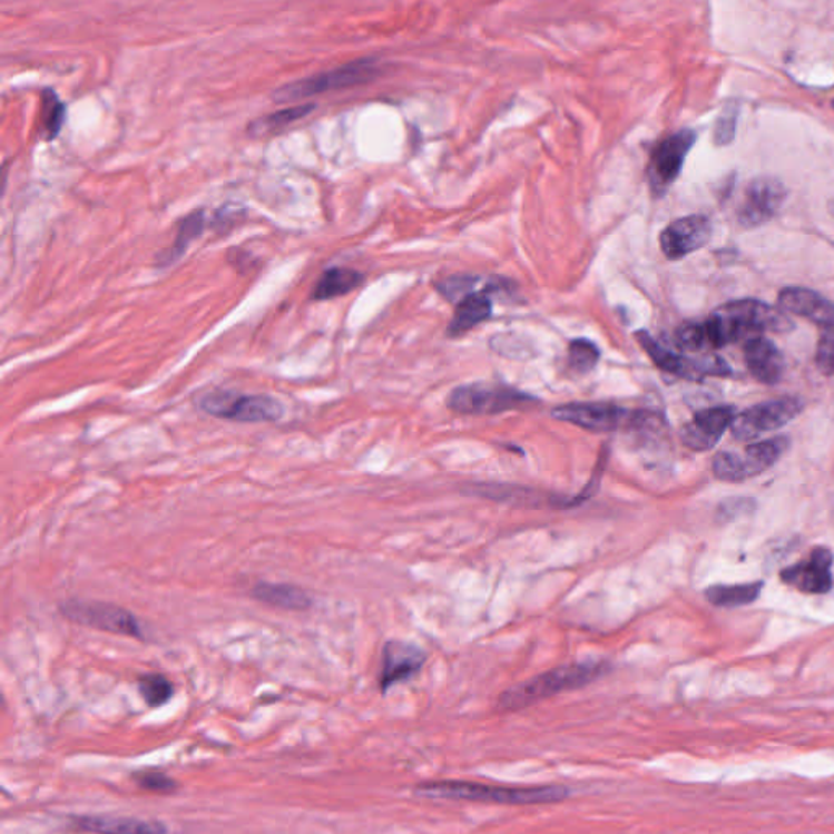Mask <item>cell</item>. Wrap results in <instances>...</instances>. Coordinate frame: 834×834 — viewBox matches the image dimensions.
Wrapping results in <instances>:
<instances>
[{"instance_id": "cell-5", "label": "cell", "mask_w": 834, "mask_h": 834, "mask_svg": "<svg viewBox=\"0 0 834 834\" xmlns=\"http://www.w3.org/2000/svg\"><path fill=\"white\" fill-rule=\"evenodd\" d=\"M540 400L504 383L474 382L457 386L447 396V408L467 416H494L507 411H526Z\"/></svg>"}, {"instance_id": "cell-9", "label": "cell", "mask_w": 834, "mask_h": 834, "mask_svg": "<svg viewBox=\"0 0 834 834\" xmlns=\"http://www.w3.org/2000/svg\"><path fill=\"white\" fill-rule=\"evenodd\" d=\"M376 73L374 59H357L350 65L336 67L328 72L316 73V76L305 77V79L295 80L286 86L274 90L273 98L277 104H287V101L304 100L313 95L325 94L330 90H343L361 86L369 82Z\"/></svg>"}, {"instance_id": "cell-25", "label": "cell", "mask_w": 834, "mask_h": 834, "mask_svg": "<svg viewBox=\"0 0 834 834\" xmlns=\"http://www.w3.org/2000/svg\"><path fill=\"white\" fill-rule=\"evenodd\" d=\"M204 227H206V214H204V210H195V213L189 214V216L179 222L174 245L164 255L158 256V266H170V264L178 262L185 255L188 246L203 234Z\"/></svg>"}, {"instance_id": "cell-27", "label": "cell", "mask_w": 834, "mask_h": 834, "mask_svg": "<svg viewBox=\"0 0 834 834\" xmlns=\"http://www.w3.org/2000/svg\"><path fill=\"white\" fill-rule=\"evenodd\" d=\"M315 110V105H295V107L284 108L271 115L263 116V118L256 119L252 125L248 126V133L253 136H263V134L279 131V129L287 128L292 122L298 121V119L305 118L308 112Z\"/></svg>"}, {"instance_id": "cell-26", "label": "cell", "mask_w": 834, "mask_h": 834, "mask_svg": "<svg viewBox=\"0 0 834 834\" xmlns=\"http://www.w3.org/2000/svg\"><path fill=\"white\" fill-rule=\"evenodd\" d=\"M66 121V105L55 90L46 88L41 94L40 134L46 140L56 139Z\"/></svg>"}, {"instance_id": "cell-16", "label": "cell", "mask_w": 834, "mask_h": 834, "mask_svg": "<svg viewBox=\"0 0 834 834\" xmlns=\"http://www.w3.org/2000/svg\"><path fill=\"white\" fill-rule=\"evenodd\" d=\"M713 227L706 216H686L671 222L660 235V246L668 259H681L701 249L710 241Z\"/></svg>"}, {"instance_id": "cell-28", "label": "cell", "mask_w": 834, "mask_h": 834, "mask_svg": "<svg viewBox=\"0 0 834 834\" xmlns=\"http://www.w3.org/2000/svg\"><path fill=\"white\" fill-rule=\"evenodd\" d=\"M140 698L147 706L161 707L171 701L175 695V685L164 674H144L137 680Z\"/></svg>"}, {"instance_id": "cell-6", "label": "cell", "mask_w": 834, "mask_h": 834, "mask_svg": "<svg viewBox=\"0 0 834 834\" xmlns=\"http://www.w3.org/2000/svg\"><path fill=\"white\" fill-rule=\"evenodd\" d=\"M196 406L207 416L242 424L277 422L284 418L283 403L276 398L234 390H210L198 398Z\"/></svg>"}, {"instance_id": "cell-14", "label": "cell", "mask_w": 834, "mask_h": 834, "mask_svg": "<svg viewBox=\"0 0 834 834\" xmlns=\"http://www.w3.org/2000/svg\"><path fill=\"white\" fill-rule=\"evenodd\" d=\"M735 410L732 406H716L699 411L691 421L686 422L680 431V440L686 449L695 452H707L719 443L725 431L734 422Z\"/></svg>"}, {"instance_id": "cell-17", "label": "cell", "mask_w": 834, "mask_h": 834, "mask_svg": "<svg viewBox=\"0 0 834 834\" xmlns=\"http://www.w3.org/2000/svg\"><path fill=\"white\" fill-rule=\"evenodd\" d=\"M70 820L77 830L90 834H168L160 820L116 815H76Z\"/></svg>"}, {"instance_id": "cell-11", "label": "cell", "mask_w": 834, "mask_h": 834, "mask_svg": "<svg viewBox=\"0 0 834 834\" xmlns=\"http://www.w3.org/2000/svg\"><path fill=\"white\" fill-rule=\"evenodd\" d=\"M695 143L696 134L685 129V131L671 134L654 149L649 167H647V176H649L654 192L660 195L674 185L675 179L681 174L686 155L693 149Z\"/></svg>"}, {"instance_id": "cell-18", "label": "cell", "mask_w": 834, "mask_h": 834, "mask_svg": "<svg viewBox=\"0 0 834 834\" xmlns=\"http://www.w3.org/2000/svg\"><path fill=\"white\" fill-rule=\"evenodd\" d=\"M783 312L811 320L823 331L834 330V305L818 292L804 287H787L777 297Z\"/></svg>"}, {"instance_id": "cell-20", "label": "cell", "mask_w": 834, "mask_h": 834, "mask_svg": "<svg viewBox=\"0 0 834 834\" xmlns=\"http://www.w3.org/2000/svg\"><path fill=\"white\" fill-rule=\"evenodd\" d=\"M637 341H639L642 350L649 354L653 359L654 364L660 369V371L667 372V374L681 376V379L698 380L703 379V364L701 357L689 359L686 355L678 354V352L668 350L664 344H660L656 337L650 336L647 331H637Z\"/></svg>"}, {"instance_id": "cell-19", "label": "cell", "mask_w": 834, "mask_h": 834, "mask_svg": "<svg viewBox=\"0 0 834 834\" xmlns=\"http://www.w3.org/2000/svg\"><path fill=\"white\" fill-rule=\"evenodd\" d=\"M745 362L758 382L776 385L784 375V357L773 341L753 336L745 343Z\"/></svg>"}, {"instance_id": "cell-15", "label": "cell", "mask_w": 834, "mask_h": 834, "mask_svg": "<svg viewBox=\"0 0 834 834\" xmlns=\"http://www.w3.org/2000/svg\"><path fill=\"white\" fill-rule=\"evenodd\" d=\"M833 561L828 548H815L808 559L784 569L781 579L804 593H828L833 589Z\"/></svg>"}, {"instance_id": "cell-3", "label": "cell", "mask_w": 834, "mask_h": 834, "mask_svg": "<svg viewBox=\"0 0 834 834\" xmlns=\"http://www.w3.org/2000/svg\"><path fill=\"white\" fill-rule=\"evenodd\" d=\"M551 416L583 431L593 432V434L629 431L639 432L642 435H660L667 424L660 414L653 413V411L626 410L619 404L605 403V401H577V403L561 404L551 411Z\"/></svg>"}, {"instance_id": "cell-24", "label": "cell", "mask_w": 834, "mask_h": 834, "mask_svg": "<svg viewBox=\"0 0 834 834\" xmlns=\"http://www.w3.org/2000/svg\"><path fill=\"white\" fill-rule=\"evenodd\" d=\"M763 582L734 583V586H713L706 589L704 597L714 607L737 608L753 604L762 595Z\"/></svg>"}, {"instance_id": "cell-34", "label": "cell", "mask_w": 834, "mask_h": 834, "mask_svg": "<svg viewBox=\"0 0 834 834\" xmlns=\"http://www.w3.org/2000/svg\"><path fill=\"white\" fill-rule=\"evenodd\" d=\"M833 107H834V101H833Z\"/></svg>"}, {"instance_id": "cell-12", "label": "cell", "mask_w": 834, "mask_h": 834, "mask_svg": "<svg viewBox=\"0 0 834 834\" xmlns=\"http://www.w3.org/2000/svg\"><path fill=\"white\" fill-rule=\"evenodd\" d=\"M784 199H786V188L779 179L771 178V176L753 179L745 188L744 199L738 206V222L747 228L768 224L779 213Z\"/></svg>"}, {"instance_id": "cell-13", "label": "cell", "mask_w": 834, "mask_h": 834, "mask_svg": "<svg viewBox=\"0 0 834 834\" xmlns=\"http://www.w3.org/2000/svg\"><path fill=\"white\" fill-rule=\"evenodd\" d=\"M425 664V653L416 644L390 640L383 646L379 686L386 695L393 686L416 677Z\"/></svg>"}, {"instance_id": "cell-32", "label": "cell", "mask_w": 834, "mask_h": 834, "mask_svg": "<svg viewBox=\"0 0 834 834\" xmlns=\"http://www.w3.org/2000/svg\"><path fill=\"white\" fill-rule=\"evenodd\" d=\"M816 365L825 375H834V330L823 331L816 347Z\"/></svg>"}, {"instance_id": "cell-21", "label": "cell", "mask_w": 834, "mask_h": 834, "mask_svg": "<svg viewBox=\"0 0 834 834\" xmlns=\"http://www.w3.org/2000/svg\"><path fill=\"white\" fill-rule=\"evenodd\" d=\"M498 286H485L483 291H471L457 302L455 313L450 320L447 334L450 337H460L474 326L481 325L492 315L491 292L498 291Z\"/></svg>"}, {"instance_id": "cell-1", "label": "cell", "mask_w": 834, "mask_h": 834, "mask_svg": "<svg viewBox=\"0 0 834 834\" xmlns=\"http://www.w3.org/2000/svg\"><path fill=\"white\" fill-rule=\"evenodd\" d=\"M704 326L709 346L720 350L752 333H787L794 328V323L781 308L755 298H742L710 313Z\"/></svg>"}, {"instance_id": "cell-31", "label": "cell", "mask_w": 834, "mask_h": 834, "mask_svg": "<svg viewBox=\"0 0 834 834\" xmlns=\"http://www.w3.org/2000/svg\"><path fill=\"white\" fill-rule=\"evenodd\" d=\"M675 343L681 351L686 352H703L710 347L704 322L681 325L675 333Z\"/></svg>"}, {"instance_id": "cell-2", "label": "cell", "mask_w": 834, "mask_h": 834, "mask_svg": "<svg viewBox=\"0 0 834 834\" xmlns=\"http://www.w3.org/2000/svg\"><path fill=\"white\" fill-rule=\"evenodd\" d=\"M414 792L421 797L428 798L513 805V807L559 804L571 795V789L565 786H488V784L468 783V781L422 783L414 787Z\"/></svg>"}, {"instance_id": "cell-33", "label": "cell", "mask_w": 834, "mask_h": 834, "mask_svg": "<svg viewBox=\"0 0 834 834\" xmlns=\"http://www.w3.org/2000/svg\"><path fill=\"white\" fill-rule=\"evenodd\" d=\"M735 125H737V108L728 107L716 125V143L719 146H725L734 139Z\"/></svg>"}, {"instance_id": "cell-29", "label": "cell", "mask_w": 834, "mask_h": 834, "mask_svg": "<svg viewBox=\"0 0 834 834\" xmlns=\"http://www.w3.org/2000/svg\"><path fill=\"white\" fill-rule=\"evenodd\" d=\"M569 367L579 374H589L597 367L601 352L597 344L589 340H573L569 343Z\"/></svg>"}, {"instance_id": "cell-22", "label": "cell", "mask_w": 834, "mask_h": 834, "mask_svg": "<svg viewBox=\"0 0 834 834\" xmlns=\"http://www.w3.org/2000/svg\"><path fill=\"white\" fill-rule=\"evenodd\" d=\"M249 597L259 604L287 611H307L313 605L312 597L292 583L258 582L249 590Z\"/></svg>"}, {"instance_id": "cell-30", "label": "cell", "mask_w": 834, "mask_h": 834, "mask_svg": "<svg viewBox=\"0 0 834 834\" xmlns=\"http://www.w3.org/2000/svg\"><path fill=\"white\" fill-rule=\"evenodd\" d=\"M131 777L137 787L153 794L170 795L179 787L174 777L160 769L136 771Z\"/></svg>"}, {"instance_id": "cell-7", "label": "cell", "mask_w": 834, "mask_h": 834, "mask_svg": "<svg viewBox=\"0 0 834 834\" xmlns=\"http://www.w3.org/2000/svg\"><path fill=\"white\" fill-rule=\"evenodd\" d=\"M59 611L70 622L84 626V628L97 629V631L110 632V635L134 637V639H146L143 625L139 619L118 605L105 604L95 600L62 601Z\"/></svg>"}, {"instance_id": "cell-4", "label": "cell", "mask_w": 834, "mask_h": 834, "mask_svg": "<svg viewBox=\"0 0 834 834\" xmlns=\"http://www.w3.org/2000/svg\"><path fill=\"white\" fill-rule=\"evenodd\" d=\"M610 671L608 661H582V664L562 665L552 668L538 677L531 678L519 685L512 686L502 693L499 698V709L504 713H516L534 704L561 695V693L573 691V689L589 686L590 683L600 680Z\"/></svg>"}, {"instance_id": "cell-10", "label": "cell", "mask_w": 834, "mask_h": 834, "mask_svg": "<svg viewBox=\"0 0 834 834\" xmlns=\"http://www.w3.org/2000/svg\"><path fill=\"white\" fill-rule=\"evenodd\" d=\"M805 403L798 398L787 396L765 401L737 414L730 431L737 440H753L777 431L794 421L804 411Z\"/></svg>"}, {"instance_id": "cell-8", "label": "cell", "mask_w": 834, "mask_h": 834, "mask_svg": "<svg viewBox=\"0 0 834 834\" xmlns=\"http://www.w3.org/2000/svg\"><path fill=\"white\" fill-rule=\"evenodd\" d=\"M789 439L762 440L747 447L745 453L719 452L713 460V471L717 480L725 483H742L769 470L789 449Z\"/></svg>"}, {"instance_id": "cell-23", "label": "cell", "mask_w": 834, "mask_h": 834, "mask_svg": "<svg viewBox=\"0 0 834 834\" xmlns=\"http://www.w3.org/2000/svg\"><path fill=\"white\" fill-rule=\"evenodd\" d=\"M364 283V274L351 267H330L320 277L315 288H313L312 298L316 302L331 301V298L343 297L351 294Z\"/></svg>"}]
</instances>
